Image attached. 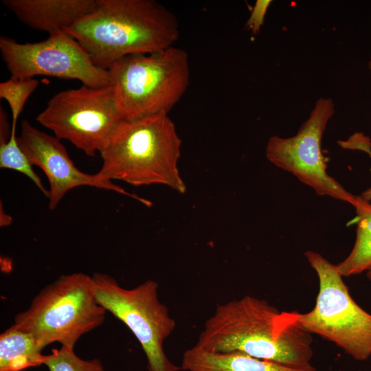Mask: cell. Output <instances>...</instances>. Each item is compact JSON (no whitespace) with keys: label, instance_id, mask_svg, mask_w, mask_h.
<instances>
[{"label":"cell","instance_id":"cell-1","mask_svg":"<svg viewBox=\"0 0 371 371\" xmlns=\"http://www.w3.org/2000/svg\"><path fill=\"white\" fill-rule=\"evenodd\" d=\"M310 333L295 324L290 312L246 295L219 304L205 322L195 346L216 352H240L297 368H310Z\"/></svg>","mask_w":371,"mask_h":371},{"label":"cell","instance_id":"cell-2","mask_svg":"<svg viewBox=\"0 0 371 371\" xmlns=\"http://www.w3.org/2000/svg\"><path fill=\"white\" fill-rule=\"evenodd\" d=\"M64 31L106 70L125 56L174 46L179 37L175 15L154 0H96L91 12Z\"/></svg>","mask_w":371,"mask_h":371},{"label":"cell","instance_id":"cell-3","mask_svg":"<svg viewBox=\"0 0 371 371\" xmlns=\"http://www.w3.org/2000/svg\"><path fill=\"white\" fill-rule=\"evenodd\" d=\"M181 139L168 114L122 120L100 151L98 173L134 186L165 185L183 194L178 170Z\"/></svg>","mask_w":371,"mask_h":371},{"label":"cell","instance_id":"cell-4","mask_svg":"<svg viewBox=\"0 0 371 371\" xmlns=\"http://www.w3.org/2000/svg\"><path fill=\"white\" fill-rule=\"evenodd\" d=\"M107 70L117 110L125 120L168 114L190 83L188 54L175 46L125 56Z\"/></svg>","mask_w":371,"mask_h":371},{"label":"cell","instance_id":"cell-5","mask_svg":"<svg viewBox=\"0 0 371 371\" xmlns=\"http://www.w3.org/2000/svg\"><path fill=\"white\" fill-rule=\"evenodd\" d=\"M106 312L94 295L92 277L73 273L45 286L12 326L31 334L42 349L54 342L74 348L83 335L103 323Z\"/></svg>","mask_w":371,"mask_h":371},{"label":"cell","instance_id":"cell-6","mask_svg":"<svg viewBox=\"0 0 371 371\" xmlns=\"http://www.w3.org/2000/svg\"><path fill=\"white\" fill-rule=\"evenodd\" d=\"M319 280L315 305L309 312H290L297 326L334 343L358 361L371 356V314L351 297L333 265L314 251L304 252Z\"/></svg>","mask_w":371,"mask_h":371},{"label":"cell","instance_id":"cell-7","mask_svg":"<svg viewBox=\"0 0 371 371\" xmlns=\"http://www.w3.org/2000/svg\"><path fill=\"white\" fill-rule=\"evenodd\" d=\"M91 277L98 302L133 333L146 355L148 371H179L180 367L168 359L164 348L176 322L159 298L157 282L148 279L126 289L106 273Z\"/></svg>","mask_w":371,"mask_h":371},{"label":"cell","instance_id":"cell-8","mask_svg":"<svg viewBox=\"0 0 371 371\" xmlns=\"http://www.w3.org/2000/svg\"><path fill=\"white\" fill-rule=\"evenodd\" d=\"M36 119L58 139L68 140L89 157L100 153L122 120L110 85L61 91Z\"/></svg>","mask_w":371,"mask_h":371},{"label":"cell","instance_id":"cell-9","mask_svg":"<svg viewBox=\"0 0 371 371\" xmlns=\"http://www.w3.org/2000/svg\"><path fill=\"white\" fill-rule=\"evenodd\" d=\"M334 113L332 99L320 98L295 135H273L268 139L266 157L276 167L291 173L309 186L317 195L329 196L352 205L357 195L348 192L328 174L326 158L322 151V137Z\"/></svg>","mask_w":371,"mask_h":371},{"label":"cell","instance_id":"cell-10","mask_svg":"<svg viewBox=\"0 0 371 371\" xmlns=\"http://www.w3.org/2000/svg\"><path fill=\"white\" fill-rule=\"evenodd\" d=\"M0 51L12 77L29 79L38 76L78 80L100 88L110 85L108 70L95 66L88 52L65 31L49 34L47 39L21 43L2 36Z\"/></svg>","mask_w":371,"mask_h":371},{"label":"cell","instance_id":"cell-11","mask_svg":"<svg viewBox=\"0 0 371 371\" xmlns=\"http://www.w3.org/2000/svg\"><path fill=\"white\" fill-rule=\"evenodd\" d=\"M18 143L32 165L40 168L49 183L48 207L54 210L67 192L80 186H91L126 195L147 206L151 202L132 194L98 172L91 175L80 170L70 158L66 148L55 136L33 126L27 120L21 122Z\"/></svg>","mask_w":371,"mask_h":371},{"label":"cell","instance_id":"cell-12","mask_svg":"<svg viewBox=\"0 0 371 371\" xmlns=\"http://www.w3.org/2000/svg\"><path fill=\"white\" fill-rule=\"evenodd\" d=\"M96 0H3L2 3L30 28L49 34L64 31L91 12Z\"/></svg>","mask_w":371,"mask_h":371},{"label":"cell","instance_id":"cell-13","mask_svg":"<svg viewBox=\"0 0 371 371\" xmlns=\"http://www.w3.org/2000/svg\"><path fill=\"white\" fill-rule=\"evenodd\" d=\"M180 369L184 371H316L314 367L297 368L240 352H212L195 345L183 352Z\"/></svg>","mask_w":371,"mask_h":371},{"label":"cell","instance_id":"cell-14","mask_svg":"<svg viewBox=\"0 0 371 371\" xmlns=\"http://www.w3.org/2000/svg\"><path fill=\"white\" fill-rule=\"evenodd\" d=\"M42 350L31 334L12 325L0 335V371H23L43 365Z\"/></svg>","mask_w":371,"mask_h":371},{"label":"cell","instance_id":"cell-15","mask_svg":"<svg viewBox=\"0 0 371 371\" xmlns=\"http://www.w3.org/2000/svg\"><path fill=\"white\" fill-rule=\"evenodd\" d=\"M352 206L356 212V238L347 257L336 265L342 277H350L371 269V201L360 195Z\"/></svg>","mask_w":371,"mask_h":371},{"label":"cell","instance_id":"cell-16","mask_svg":"<svg viewBox=\"0 0 371 371\" xmlns=\"http://www.w3.org/2000/svg\"><path fill=\"white\" fill-rule=\"evenodd\" d=\"M0 168L16 170L25 175L49 198V191L45 188L41 178L34 172L33 166L21 148L16 133H11L8 141L0 142Z\"/></svg>","mask_w":371,"mask_h":371},{"label":"cell","instance_id":"cell-17","mask_svg":"<svg viewBox=\"0 0 371 371\" xmlns=\"http://www.w3.org/2000/svg\"><path fill=\"white\" fill-rule=\"evenodd\" d=\"M38 86L34 78L22 79L12 77L0 83V98L5 100L11 110V133H16L18 118L31 94Z\"/></svg>","mask_w":371,"mask_h":371},{"label":"cell","instance_id":"cell-18","mask_svg":"<svg viewBox=\"0 0 371 371\" xmlns=\"http://www.w3.org/2000/svg\"><path fill=\"white\" fill-rule=\"evenodd\" d=\"M74 348L61 346L53 349L52 353L44 356L43 365L49 371H104L98 359L85 360L78 357Z\"/></svg>","mask_w":371,"mask_h":371},{"label":"cell","instance_id":"cell-19","mask_svg":"<svg viewBox=\"0 0 371 371\" xmlns=\"http://www.w3.org/2000/svg\"><path fill=\"white\" fill-rule=\"evenodd\" d=\"M339 146L346 149L359 150L366 153L371 157V140L362 133H355L347 140L339 141ZM368 201H371V187L368 188L360 195Z\"/></svg>","mask_w":371,"mask_h":371},{"label":"cell","instance_id":"cell-20","mask_svg":"<svg viewBox=\"0 0 371 371\" xmlns=\"http://www.w3.org/2000/svg\"><path fill=\"white\" fill-rule=\"evenodd\" d=\"M271 0H257L245 24L247 29L254 34L260 32L264 24L267 11L271 3Z\"/></svg>","mask_w":371,"mask_h":371},{"label":"cell","instance_id":"cell-21","mask_svg":"<svg viewBox=\"0 0 371 371\" xmlns=\"http://www.w3.org/2000/svg\"><path fill=\"white\" fill-rule=\"evenodd\" d=\"M366 276H367V278L368 279V280L371 283V269L368 270L367 272H366Z\"/></svg>","mask_w":371,"mask_h":371},{"label":"cell","instance_id":"cell-22","mask_svg":"<svg viewBox=\"0 0 371 371\" xmlns=\"http://www.w3.org/2000/svg\"><path fill=\"white\" fill-rule=\"evenodd\" d=\"M368 66H369L370 70L371 71V55H370V59L369 63H368Z\"/></svg>","mask_w":371,"mask_h":371}]
</instances>
